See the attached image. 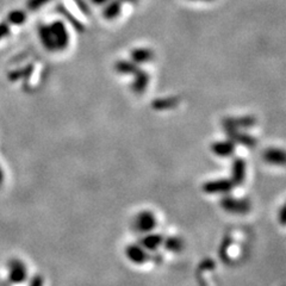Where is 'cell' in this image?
I'll return each instance as SVG.
<instances>
[{"label":"cell","instance_id":"obj_12","mask_svg":"<svg viewBox=\"0 0 286 286\" xmlns=\"http://www.w3.org/2000/svg\"><path fill=\"white\" fill-rule=\"evenodd\" d=\"M128 1H135V0H128Z\"/></svg>","mask_w":286,"mask_h":286},{"label":"cell","instance_id":"obj_5","mask_svg":"<svg viewBox=\"0 0 286 286\" xmlns=\"http://www.w3.org/2000/svg\"><path fill=\"white\" fill-rule=\"evenodd\" d=\"M134 59L135 60H139V61H147L148 59L150 57V52L147 49H140V50H136V52L134 53Z\"/></svg>","mask_w":286,"mask_h":286},{"label":"cell","instance_id":"obj_9","mask_svg":"<svg viewBox=\"0 0 286 286\" xmlns=\"http://www.w3.org/2000/svg\"><path fill=\"white\" fill-rule=\"evenodd\" d=\"M2 180H4V173H2V169L0 167V185L2 184Z\"/></svg>","mask_w":286,"mask_h":286},{"label":"cell","instance_id":"obj_2","mask_svg":"<svg viewBox=\"0 0 286 286\" xmlns=\"http://www.w3.org/2000/svg\"><path fill=\"white\" fill-rule=\"evenodd\" d=\"M26 267L20 260H11L9 262V280L13 284H20L26 279Z\"/></svg>","mask_w":286,"mask_h":286},{"label":"cell","instance_id":"obj_7","mask_svg":"<svg viewBox=\"0 0 286 286\" xmlns=\"http://www.w3.org/2000/svg\"><path fill=\"white\" fill-rule=\"evenodd\" d=\"M10 34V28L6 23H0V39L6 37Z\"/></svg>","mask_w":286,"mask_h":286},{"label":"cell","instance_id":"obj_3","mask_svg":"<svg viewBox=\"0 0 286 286\" xmlns=\"http://www.w3.org/2000/svg\"><path fill=\"white\" fill-rule=\"evenodd\" d=\"M26 16L23 11H19V10H15V11H11L7 16V20L9 23L13 24V25H20L25 22Z\"/></svg>","mask_w":286,"mask_h":286},{"label":"cell","instance_id":"obj_6","mask_svg":"<svg viewBox=\"0 0 286 286\" xmlns=\"http://www.w3.org/2000/svg\"><path fill=\"white\" fill-rule=\"evenodd\" d=\"M50 0H29L28 1V7L31 11H35V10L39 9L43 5H46L47 2H49Z\"/></svg>","mask_w":286,"mask_h":286},{"label":"cell","instance_id":"obj_11","mask_svg":"<svg viewBox=\"0 0 286 286\" xmlns=\"http://www.w3.org/2000/svg\"><path fill=\"white\" fill-rule=\"evenodd\" d=\"M202 1H211V0H202Z\"/></svg>","mask_w":286,"mask_h":286},{"label":"cell","instance_id":"obj_8","mask_svg":"<svg viewBox=\"0 0 286 286\" xmlns=\"http://www.w3.org/2000/svg\"><path fill=\"white\" fill-rule=\"evenodd\" d=\"M30 286H42L41 279H39V278H36V279H34Z\"/></svg>","mask_w":286,"mask_h":286},{"label":"cell","instance_id":"obj_1","mask_svg":"<svg viewBox=\"0 0 286 286\" xmlns=\"http://www.w3.org/2000/svg\"><path fill=\"white\" fill-rule=\"evenodd\" d=\"M42 44L48 50H62L68 44L67 30L62 23L42 25L38 30Z\"/></svg>","mask_w":286,"mask_h":286},{"label":"cell","instance_id":"obj_10","mask_svg":"<svg viewBox=\"0 0 286 286\" xmlns=\"http://www.w3.org/2000/svg\"><path fill=\"white\" fill-rule=\"evenodd\" d=\"M92 1L95 2V4H104V2L108 1V0H92Z\"/></svg>","mask_w":286,"mask_h":286},{"label":"cell","instance_id":"obj_4","mask_svg":"<svg viewBox=\"0 0 286 286\" xmlns=\"http://www.w3.org/2000/svg\"><path fill=\"white\" fill-rule=\"evenodd\" d=\"M121 12V2L119 1H112L111 4L107 5V10L104 11V16L107 19H112L116 18Z\"/></svg>","mask_w":286,"mask_h":286}]
</instances>
